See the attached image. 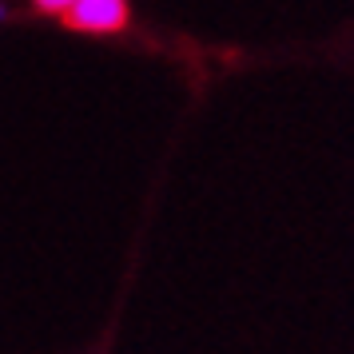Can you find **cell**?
<instances>
[{
	"label": "cell",
	"mask_w": 354,
	"mask_h": 354,
	"mask_svg": "<svg viewBox=\"0 0 354 354\" xmlns=\"http://www.w3.org/2000/svg\"><path fill=\"white\" fill-rule=\"evenodd\" d=\"M32 8L44 12V17H68L76 8V0H32Z\"/></svg>",
	"instance_id": "2"
},
{
	"label": "cell",
	"mask_w": 354,
	"mask_h": 354,
	"mask_svg": "<svg viewBox=\"0 0 354 354\" xmlns=\"http://www.w3.org/2000/svg\"><path fill=\"white\" fill-rule=\"evenodd\" d=\"M64 20L76 28V32L108 36V32L128 28L131 4H128V0H76V8H72Z\"/></svg>",
	"instance_id": "1"
},
{
	"label": "cell",
	"mask_w": 354,
	"mask_h": 354,
	"mask_svg": "<svg viewBox=\"0 0 354 354\" xmlns=\"http://www.w3.org/2000/svg\"><path fill=\"white\" fill-rule=\"evenodd\" d=\"M4 17H8V8H4V0H0V20H4Z\"/></svg>",
	"instance_id": "3"
}]
</instances>
